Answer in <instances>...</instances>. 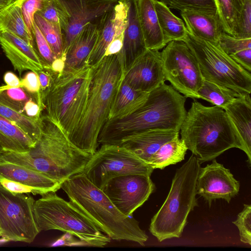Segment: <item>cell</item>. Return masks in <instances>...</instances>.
<instances>
[{"label":"cell","mask_w":251,"mask_h":251,"mask_svg":"<svg viewBox=\"0 0 251 251\" xmlns=\"http://www.w3.org/2000/svg\"><path fill=\"white\" fill-rule=\"evenodd\" d=\"M40 134L33 147L23 152L3 151L0 161L24 166L61 183L82 173L92 154L76 148L47 115L39 120Z\"/></svg>","instance_id":"6da1fadb"},{"label":"cell","mask_w":251,"mask_h":251,"mask_svg":"<svg viewBox=\"0 0 251 251\" xmlns=\"http://www.w3.org/2000/svg\"><path fill=\"white\" fill-rule=\"evenodd\" d=\"M186 99L171 85L162 84L149 92L132 113L108 120L99 134V144L119 145L126 137L150 130L179 131L187 112Z\"/></svg>","instance_id":"7a4b0ae2"},{"label":"cell","mask_w":251,"mask_h":251,"mask_svg":"<svg viewBox=\"0 0 251 251\" xmlns=\"http://www.w3.org/2000/svg\"><path fill=\"white\" fill-rule=\"evenodd\" d=\"M124 75L121 52L104 56L92 67L86 107L78 125L69 139L80 150L91 154L97 151L99 134L108 120Z\"/></svg>","instance_id":"3957f363"},{"label":"cell","mask_w":251,"mask_h":251,"mask_svg":"<svg viewBox=\"0 0 251 251\" xmlns=\"http://www.w3.org/2000/svg\"><path fill=\"white\" fill-rule=\"evenodd\" d=\"M61 188L71 201L110 239L137 243L142 246L148 236L132 215L126 216L102 191L80 173L64 181Z\"/></svg>","instance_id":"277c9868"},{"label":"cell","mask_w":251,"mask_h":251,"mask_svg":"<svg viewBox=\"0 0 251 251\" xmlns=\"http://www.w3.org/2000/svg\"><path fill=\"white\" fill-rule=\"evenodd\" d=\"M180 130V139L201 164L230 149L240 148L235 129L225 110L204 106L196 100Z\"/></svg>","instance_id":"5b68a950"},{"label":"cell","mask_w":251,"mask_h":251,"mask_svg":"<svg viewBox=\"0 0 251 251\" xmlns=\"http://www.w3.org/2000/svg\"><path fill=\"white\" fill-rule=\"evenodd\" d=\"M92 67L72 73H53L49 87L41 92L43 114L58 125L69 139L83 115L89 95Z\"/></svg>","instance_id":"8992f818"},{"label":"cell","mask_w":251,"mask_h":251,"mask_svg":"<svg viewBox=\"0 0 251 251\" xmlns=\"http://www.w3.org/2000/svg\"><path fill=\"white\" fill-rule=\"evenodd\" d=\"M201 164L194 154L176 170L169 194L149 230L159 242L181 236L190 212L198 206L196 183Z\"/></svg>","instance_id":"52a82bcc"},{"label":"cell","mask_w":251,"mask_h":251,"mask_svg":"<svg viewBox=\"0 0 251 251\" xmlns=\"http://www.w3.org/2000/svg\"><path fill=\"white\" fill-rule=\"evenodd\" d=\"M33 212L40 232L59 230L70 233L85 242L88 246L103 247L110 241L96 225L71 201L50 192L35 201Z\"/></svg>","instance_id":"ba28073f"},{"label":"cell","mask_w":251,"mask_h":251,"mask_svg":"<svg viewBox=\"0 0 251 251\" xmlns=\"http://www.w3.org/2000/svg\"><path fill=\"white\" fill-rule=\"evenodd\" d=\"M195 56L204 79L240 94H251V74L221 49L219 43L188 33L183 41Z\"/></svg>","instance_id":"9c48e42d"},{"label":"cell","mask_w":251,"mask_h":251,"mask_svg":"<svg viewBox=\"0 0 251 251\" xmlns=\"http://www.w3.org/2000/svg\"><path fill=\"white\" fill-rule=\"evenodd\" d=\"M154 170L121 145L102 144L92 154L82 174L94 185L101 189L113 177L128 174L151 176Z\"/></svg>","instance_id":"30bf717a"},{"label":"cell","mask_w":251,"mask_h":251,"mask_svg":"<svg viewBox=\"0 0 251 251\" xmlns=\"http://www.w3.org/2000/svg\"><path fill=\"white\" fill-rule=\"evenodd\" d=\"M165 80L186 98L200 99L203 82L198 62L185 42L172 41L161 52Z\"/></svg>","instance_id":"8fae6325"},{"label":"cell","mask_w":251,"mask_h":251,"mask_svg":"<svg viewBox=\"0 0 251 251\" xmlns=\"http://www.w3.org/2000/svg\"><path fill=\"white\" fill-rule=\"evenodd\" d=\"M35 200L0 185V228L5 241L31 243L40 232L34 218Z\"/></svg>","instance_id":"7c38bea8"},{"label":"cell","mask_w":251,"mask_h":251,"mask_svg":"<svg viewBox=\"0 0 251 251\" xmlns=\"http://www.w3.org/2000/svg\"><path fill=\"white\" fill-rule=\"evenodd\" d=\"M57 6L63 34V53L83 27L96 23L118 0H54Z\"/></svg>","instance_id":"4fadbf2b"},{"label":"cell","mask_w":251,"mask_h":251,"mask_svg":"<svg viewBox=\"0 0 251 251\" xmlns=\"http://www.w3.org/2000/svg\"><path fill=\"white\" fill-rule=\"evenodd\" d=\"M150 176L142 174L117 176L109 180L101 190L122 213L131 216L155 188Z\"/></svg>","instance_id":"5bb4252c"},{"label":"cell","mask_w":251,"mask_h":251,"mask_svg":"<svg viewBox=\"0 0 251 251\" xmlns=\"http://www.w3.org/2000/svg\"><path fill=\"white\" fill-rule=\"evenodd\" d=\"M240 187V182L230 170L215 159L211 164L200 168L197 179V195L202 197L209 207L217 199L229 203L238 194Z\"/></svg>","instance_id":"9a60e30c"},{"label":"cell","mask_w":251,"mask_h":251,"mask_svg":"<svg viewBox=\"0 0 251 251\" xmlns=\"http://www.w3.org/2000/svg\"><path fill=\"white\" fill-rule=\"evenodd\" d=\"M123 79L135 90L144 92L165 83L161 52L147 49L124 72Z\"/></svg>","instance_id":"2e32d148"},{"label":"cell","mask_w":251,"mask_h":251,"mask_svg":"<svg viewBox=\"0 0 251 251\" xmlns=\"http://www.w3.org/2000/svg\"><path fill=\"white\" fill-rule=\"evenodd\" d=\"M129 0H118L116 5L96 22L99 34L95 45L87 61L92 67L104 56L106 50L118 31L126 26Z\"/></svg>","instance_id":"e0dca14e"},{"label":"cell","mask_w":251,"mask_h":251,"mask_svg":"<svg viewBox=\"0 0 251 251\" xmlns=\"http://www.w3.org/2000/svg\"><path fill=\"white\" fill-rule=\"evenodd\" d=\"M0 45L15 71L35 72L44 69L33 47L21 38L8 32L0 33Z\"/></svg>","instance_id":"ac0fdd59"},{"label":"cell","mask_w":251,"mask_h":251,"mask_svg":"<svg viewBox=\"0 0 251 251\" xmlns=\"http://www.w3.org/2000/svg\"><path fill=\"white\" fill-rule=\"evenodd\" d=\"M233 124L238 139L240 149L248 157L251 164V98L244 94L236 98L224 109Z\"/></svg>","instance_id":"d6986e66"},{"label":"cell","mask_w":251,"mask_h":251,"mask_svg":"<svg viewBox=\"0 0 251 251\" xmlns=\"http://www.w3.org/2000/svg\"><path fill=\"white\" fill-rule=\"evenodd\" d=\"M99 34L96 23L85 25L71 43L65 55L63 72L72 73L87 65Z\"/></svg>","instance_id":"ffe728a7"},{"label":"cell","mask_w":251,"mask_h":251,"mask_svg":"<svg viewBox=\"0 0 251 251\" xmlns=\"http://www.w3.org/2000/svg\"><path fill=\"white\" fill-rule=\"evenodd\" d=\"M0 176L30 187L41 196L61 188L62 183L24 166L0 161Z\"/></svg>","instance_id":"44dd1931"},{"label":"cell","mask_w":251,"mask_h":251,"mask_svg":"<svg viewBox=\"0 0 251 251\" xmlns=\"http://www.w3.org/2000/svg\"><path fill=\"white\" fill-rule=\"evenodd\" d=\"M179 135L173 130H150L125 138L121 145L148 164L151 156L165 143Z\"/></svg>","instance_id":"7402d4cb"},{"label":"cell","mask_w":251,"mask_h":251,"mask_svg":"<svg viewBox=\"0 0 251 251\" xmlns=\"http://www.w3.org/2000/svg\"><path fill=\"white\" fill-rule=\"evenodd\" d=\"M180 15L187 30L193 36L219 43L223 28L217 12L183 11Z\"/></svg>","instance_id":"603a6c76"},{"label":"cell","mask_w":251,"mask_h":251,"mask_svg":"<svg viewBox=\"0 0 251 251\" xmlns=\"http://www.w3.org/2000/svg\"><path fill=\"white\" fill-rule=\"evenodd\" d=\"M147 49L138 20L136 0H129L128 22L121 51L124 72Z\"/></svg>","instance_id":"cb8c5ba5"},{"label":"cell","mask_w":251,"mask_h":251,"mask_svg":"<svg viewBox=\"0 0 251 251\" xmlns=\"http://www.w3.org/2000/svg\"><path fill=\"white\" fill-rule=\"evenodd\" d=\"M139 24L147 49L159 50L166 44L159 25L154 0H136Z\"/></svg>","instance_id":"d4e9b609"},{"label":"cell","mask_w":251,"mask_h":251,"mask_svg":"<svg viewBox=\"0 0 251 251\" xmlns=\"http://www.w3.org/2000/svg\"><path fill=\"white\" fill-rule=\"evenodd\" d=\"M148 93L135 90L123 79L112 103L108 120L123 118L132 113L144 101Z\"/></svg>","instance_id":"484cf974"},{"label":"cell","mask_w":251,"mask_h":251,"mask_svg":"<svg viewBox=\"0 0 251 251\" xmlns=\"http://www.w3.org/2000/svg\"><path fill=\"white\" fill-rule=\"evenodd\" d=\"M154 8L166 45L172 41H182L188 33L184 22L160 1L154 0Z\"/></svg>","instance_id":"4316f807"},{"label":"cell","mask_w":251,"mask_h":251,"mask_svg":"<svg viewBox=\"0 0 251 251\" xmlns=\"http://www.w3.org/2000/svg\"><path fill=\"white\" fill-rule=\"evenodd\" d=\"M34 144L21 129L0 115V146L4 151L23 152Z\"/></svg>","instance_id":"83f0119b"},{"label":"cell","mask_w":251,"mask_h":251,"mask_svg":"<svg viewBox=\"0 0 251 251\" xmlns=\"http://www.w3.org/2000/svg\"><path fill=\"white\" fill-rule=\"evenodd\" d=\"M219 45L229 56L251 73V38H239L222 32Z\"/></svg>","instance_id":"f1b7e54d"},{"label":"cell","mask_w":251,"mask_h":251,"mask_svg":"<svg viewBox=\"0 0 251 251\" xmlns=\"http://www.w3.org/2000/svg\"><path fill=\"white\" fill-rule=\"evenodd\" d=\"M188 149L184 142L176 135L163 144L150 159L148 164L154 169L162 170L184 159Z\"/></svg>","instance_id":"f546056e"},{"label":"cell","mask_w":251,"mask_h":251,"mask_svg":"<svg viewBox=\"0 0 251 251\" xmlns=\"http://www.w3.org/2000/svg\"><path fill=\"white\" fill-rule=\"evenodd\" d=\"M2 32L12 33L32 46L33 39L28 32L20 8L14 2L0 12V33Z\"/></svg>","instance_id":"4dcf8cb0"},{"label":"cell","mask_w":251,"mask_h":251,"mask_svg":"<svg viewBox=\"0 0 251 251\" xmlns=\"http://www.w3.org/2000/svg\"><path fill=\"white\" fill-rule=\"evenodd\" d=\"M198 93L200 99L223 109L236 98L244 94L205 79H204Z\"/></svg>","instance_id":"1f68e13d"},{"label":"cell","mask_w":251,"mask_h":251,"mask_svg":"<svg viewBox=\"0 0 251 251\" xmlns=\"http://www.w3.org/2000/svg\"><path fill=\"white\" fill-rule=\"evenodd\" d=\"M34 22L49 44L56 58H65L63 53L64 38L61 27L50 22L36 12Z\"/></svg>","instance_id":"d6a6232c"},{"label":"cell","mask_w":251,"mask_h":251,"mask_svg":"<svg viewBox=\"0 0 251 251\" xmlns=\"http://www.w3.org/2000/svg\"><path fill=\"white\" fill-rule=\"evenodd\" d=\"M224 32L233 36L246 0H214Z\"/></svg>","instance_id":"836d02e7"},{"label":"cell","mask_w":251,"mask_h":251,"mask_svg":"<svg viewBox=\"0 0 251 251\" xmlns=\"http://www.w3.org/2000/svg\"><path fill=\"white\" fill-rule=\"evenodd\" d=\"M0 115L21 129L35 143L40 134L39 119L28 118L1 103Z\"/></svg>","instance_id":"e575fe53"},{"label":"cell","mask_w":251,"mask_h":251,"mask_svg":"<svg viewBox=\"0 0 251 251\" xmlns=\"http://www.w3.org/2000/svg\"><path fill=\"white\" fill-rule=\"evenodd\" d=\"M30 100H37L42 106V104L35 98L28 94L22 87H11L7 85L0 86V103L24 115L25 105Z\"/></svg>","instance_id":"d590c367"},{"label":"cell","mask_w":251,"mask_h":251,"mask_svg":"<svg viewBox=\"0 0 251 251\" xmlns=\"http://www.w3.org/2000/svg\"><path fill=\"white\" fill-rule=\"evenodd\" d=\"M169 8L183 11L217 12L214 0H160Z\"/></svg>","instance_id":"8d00e7d4"},{"label":"cell","mask_w":251,"mask_h":251,"mask_svg":"<svg viewBox=\"0 0 251 251\" xmlns=\"http://www.w3.org/2000/svg\"><path fill=\"white\" fill-rule=\"evenodd\" d=\"M34 26L32 47L37 53L44 69L51 70V65L56 58L49 44L35 23Z\"/></svg>","instance_id":"74e56055"},{"label":"cell","mask_w":251,"mask_h":251,"mask_svg":"<svg viewBox=\"0 0 251 251\" xmlns=\"http://www.w3.org/2000/svg\"><path fill=\"white\" fill-rule=\"evenodd\" d=\"M49 0H15L13 2L21 9L28 32L33 39L34 14L40 11Z\"/></svg>","instance_id":"f35d334b"},{"label":"cell","mask_w":251,"mask_h":251,"mask_svg":"<svg viewBox=\"0 0 251 251\" xmlns=\"http://www.w3.org/2000/svg\"><path fill=\"white\" fill-rule=\"evenodd\" d=\"M239 231L240 241L251 245V205L244 204L243 209L232 222Z\"/></svg>","instance_id":"ab89813d"},{"label":"cell","mask_w":251,"mask_h":251,"mask_svg":"<svg viewBox=\"0 0 251 251\" xmlns=\"http://www.w3.org/2000/svg\"><path fill=\"white\" fill-rule=\"evenodd\" d=\"M233 36L244 38H251V0H246L234 28Z\"/></svg>","instance_id":"60d3db41"},{"label":"cell","mask_w":251,"mask_h":251,"mask_svg":"<svg viewBox=\"0 0 251 251\" xmlns=\"http://www.w3.org/2000/svg\"><path fill=\"white\" fill-rule=\"evenodd\" d=\"M21 87L28 94L35 98L42 104L40 84L36 72L30 71L21 79Z\"/></svg>","instance_id":"b9f144b4"},{"label":"cell","mask_w":251,"mask_h":251,"mask_svg":"<svg viewBox=\"0 0 251 251\" xmlns=\"http://www.w3.org/2000/svg\"><path fill=\"white\" fill-rule=\"evenodd\" d=\"M0 185L5 189L16 194L40 195L36 190L18 182L0 176Z\"/></svg>","instance_id":"7bdbcfd3"},{"label":"cell","mask_w":251,"mask_h":251,"mask_svg":"<svg viewBox=\"0 0 251 251\" xmlns=\"http://www.w3.org/2000/svg\"><path fill=\"white\" fill-rule=\"evenodd\" d=\"M37 13L48 21L61 27L59 9L54 0H49Z\"/></svg>","instance_id":"ee69618b"},{"label":"cell","mask_w":251,"mask_h":251,"mask_svg":"<svg viewBox=\"0 0 251 251\" xmlns=\"http://www.w3.org/2000/svg\"><path fill=\"white\" fill-rule=\"evenodd\" d=\"M126 27L120 29L114 36L111 42L108 45L105 55H110L119 53L123 49L124 33Z\"/></svg>","instance_id":"f6af8a7d"},{"label":"cell","mask_w":251,"mask_h":251,"mask_svg":"<svg viewBox=\"0 0 251 251\" xmlns=\"http://www.w3.org/2000/svg\"><path fill=\"white\" fill-rule=\"evenodd\" d=\"M59 246H88L86 243L68 232H65L50 245L51 247Z\"/></svg>","instance_id":"bcb514c9"},{"label":"cell","mask_w":251,"mask_h":251,"mask_svg":"<svg viewBox=\"0 0 251 251\" xmlns=\"http://www.w3.org/2000/svg\"><path fill=\"white\" fill-rule=\"evenodd\" d=\"M37 74L40 84L41 92L46 90L50 86L53 73L50 70L43 69L37 71Z\"/></svg>","instance_id":"7dc6e473"},{"label":"cell","mask_w":251,"mask_h":251,"mask_svg":"<svg viewBox=\"0 0 251 251\" xmlns=\"http://www.w3.org/2000/svg\"><path fill=\"white\" fill-rule=\"evenodd\" d=\"M3 80L5 84L9 87H21V80L14 73L11 71H7L4 73Z\"/></svg>","instance_id":"c3c4849f"},{"label":"cell","mask_w":251,"mask_h":251,"mask_svg":"<svg viewBox=\"0 0 251 251\" xmlns=\"http://www.w3.org/2000/svg\"><path fill=\"white\" fill-rule=\"evenodd\" d=\"M15 0H0V12L8 7Z\"/></svg>","instance_id":"681fc988"},{"label":"cell","mask_w":251,"mask_h":251,"mask_svg":"<svg viewBox=\"0 0 251 251\" xmlns=\"http://www.w3.org/2000/svg\"><path fill=\"white\" fill-rule=\"evenodd\" d=\"M2 239V240H4V241H5L4 240V239L3 238V234H2V232L0 228V241Z\"/></svg>","instance_id":"f907efd6"},{"label":"cell","mask_w":251,"mask_h":251,"mask_svg":"<svg viewBox=\"0 0 251 251\" xmlns=\"http://www.w3.org/2000/svg\"><path fill=\"white\" fill-rule=\"evenodd\" d=\"M3 151V149H2L1 147L0 146V154L2 153Z\"/></svg>","instance_id":"816d5d0a"}]
</instances>
